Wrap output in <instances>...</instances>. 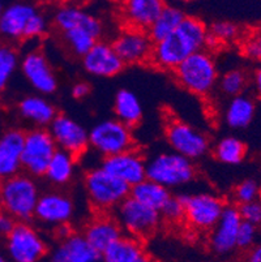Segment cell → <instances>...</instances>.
Masks as SVG:
<instances>
[{
    "label": "cell",
    "mask_w": 261,
    "mask_h": 262,
    "mask_svg": "<svg viewBox=\"0 0 261 262\" xmlns=\"http://www.w3.org/2000/svg\"><path fill=\"white\" fill-rule=\"evenodd\" d=\"M208 28L195 16H186L178 29L154 43L150 61L159 70L175 71L188 56L203 51L207 45Z\"/></svg>",
    "instance_id": "obj_1"
},
{
    "label": "cell",
    "mask_w": 261,
    "mask_h": 262,
    "mask_svg": "<svg viewBox=\"0 0 261 262\" xmlns=\"http://www.w3.org/2000/svg\"><path fill=\"white\" fill-rule=\"evenodd\" d=\"M39 197L35 179L26 173L0 180V210L9 214L16 222H30L34 218Z\"/></svg>",
    "instance_id": "obj_2"
},
{
    "label": "cell",
    "mask_w": 261,
    "mask_h": 262,
    "mask_svg": "<svg viewBox=\"0 0 261 262\" xmlns=\"http://www.w3.org/2000/svg\"><path fill=\"white\" fill-rule=\"evenodd\" d=\"M176 81L187 92L207 97L218 82V70L214 58L207 50L192 54L174 71Z\"/></svg>",
    "instance_id": "obj_3"
},
{
    "label": "cell",
    "mask_w": 261,
    "mask_h": 262,
    "mask_svg": "<svg viewBox=\"0 0 261 262\" xmlns=\"http://www.w3.org/2000/svg\"><path fill=\"white\" fill-rule=\"evenodd\" d=\"M84 187L90 205L102 214L114 211L131 193L128 185L110 175L102 167H94L86 172Z\"/></svg>",
    "instance_id": "obj_4"
},
{
    "label": "cell",
    "mask_w": 261,
    "mask_h": 262,
    "mask_svg": "<svg viewBox=\"0 0 261 262\" xmlns=\"http://www.w3.org/2000/svg\"><path fill=\"white\" fill-rule=\"evenodd\" d=\"M195 175L193 162L174 151H161L147 161V179L169 190L188 184Z\"/></svg>",
    "instance_id": "obj_5"
},
{
    "label": "cell",
    "mask_w": 261,
    "mask_h": 262,
    "mask_svg": "<svg viewBox=\"0 0 261 262\" xmlns=\"http://www.w3.org/2000/svg\"><path fill=\"white\" fill-rule=\"evenodd\" d=\"M6 252L11 262H42L49 254V245L30 223L17 222L6 237Z\"/></svg>",
    "instance_id": "obj_6"
},
{
    "label": "cell",
    "mask_w": 261,
    "mask_h": 262,
    "mask_svg": "<svg viewBox=\"0 0 261 262\" xmlns=\"http://www.w3.org/2000/svg\"><path fill=\"white\" fill-rule=\"evenodd\" d=\"M133 146L132 128L116 119H105L89 130V147L104 158L118 156Z\"/></svg>",
    "instance_id": "obj_7"
},
{
    "label": "cell",
    "mask_w": 261,
    "mask_h": 262,
    "mask_svg": "<svg viewBox=\"0 0 261 262\" xmlns=\"http://www.w3.org/2000/svg\"><path fill=\"white\" fill-rule=\"evenodd\" d=\"M115 221L121 226L127 236L141 240L150 236L157 231L162 222L161 214L145 205L140 204L132 197L124 200L114 210Z\"/></svg>",
    "instance_id": "obj_8"
},
{
    "label": "cell",
    "mask_w": 261,
    "mask_h": 262,
    "mask_svg": "<svg viewBox=\"0 0 261 262\" xmlns=\"http://www.w3.org/2000/svg\"><path fill=\"white\" fill-rule=\"evenodd\" d=\"M165 136L171 151L191 162L204 158L210 149L209 139L204 132L179 119L167 121Z\"/></svg>",
    "instance_id": "obj_9"
},
{
    "label": "cell",
    "mask_w": 261,
    "mask_h": 262,
    "mask_svg": "<svg viewBox=\"0 0 261 262\" xmlns=\"http://www.w3.org/2000/svg\"><path fill=\"white\" fill-rule=\"evenodd\" d=\"M184 205V221L200 232L212 231L222 215L226 204L221 197L210 192L180 194Z\"/></svg>",
    "instance_id": "obj_10"
},
{
    "label": "cell",
    "mask_w": 261,
    "mask_h": 262,
    "mask_svg": "<svg viewBox=\"0 0 261 262\" xmlns=\"http://www.w3.org/2000/svg\"><path fill=\"white\" fill-rule=\"evenodd\" d=\"M56 145L47 128H33L25 132L23 149V170L32 178H43Z\"/></svg>",
    "instance_id": "obj_11"
},
{
    "label": "cell",
    "mask_w": 261,
    "mask_h": 262,
    "mask_svg": "<svg viewBox=\"0 0 261 262\" xmlns=\"http://www.w3.org/2000/svg\"><path fill=\"white\" fill-rule=\"evenodd\" d=\"M47 129L57 150L66 151L76 159L83 157L89 149V132L71 116L57 114Z\"/></svg>",
    "instance_id": "obj_12"
},
{
    "label": "cell",
    "mask_w": 261,
    "mask_h": 262,
    "mask_svg": "<svg viewBox=\"0 0 261 262\" xmlns=\"http://www.w3.org/2000/svg\"><path fill=\"white\" fill-rule=\"evenodd\" d=\"M20 71L37 94L50 95L56 92V76L50 61L39 50H32L24 55L20 59Z\"/></svg>",
    "instance_id": "obj_13"
},
{
    "label": "cell",
    "mask_w": 261,
    "mask_h": 262,
    "mask_svg": "<svg viewBox=\"0 0 261 262\" xmlns=\"http://www.w3.org/2000/svg\"><path fill=\"white\" fill-rule=\"evenodd\" d=\"M75 216V204L66 193L49 190L41 193L34 211V219L49 227L69 225Z\"/></svg>",
    "instance_id": "obj_14"
},
{
    "label": "cell",
    "mask_w": 261,
    "mask_h": 262,
    "mask_svg": "<svg viewBox=\"0 0 261 262\" xmlns=\"http://www.w3.org/2000/svg\"><path fill=\"white\" fill-rule=\"evenodd\" d=\"M101 167L129 188L135 187L147 179V159L135 149L104 158Z\"/></svg>",
    "instance_id": "obj_15"
},
{
    "label": "cell",
    "mask_w": 261,
    "mask_h": 262,
    "mask_svg": "<svg viewBox=\"0 0 261 262\" xmlns=\"http://www.w3.org/2000/svg\"><path fill=\"white\" fill-rule=\"evenodd\" d=\"M111 46L124 66H127L149 61L154 43L148 32L126 28L114 38Z\"/></svg>",
    "instance_id": "obj_16"
},
{
    "label": "cell",
    "mask_w": 261,
    "mask_h": 262,
    "mask_svg": "<svg viewBox=\"0 0 261 262\" xmlns=\"http://www.w3.org/2000/svg\"><path fill=\"white\" fill-rule=\"evenodd\" d=\"M242 223L238 206L226 205L217 225L209 235V248L218 256H227L233 253L236 248V236Z\"/></svg>",
    "instance_id": "obj_17"
},
{
    "label": "cell",
    "mask_w": 261,
    "mask_h": 262,
    "mask_svg": "<svg viewBox=\"0 0 261 262\" xmlns=\"http://www.w3.org/2000/svg\"><path fill=\"white\" fill-rule=\"evenodd\" d=\"M54 24L62 33L68 30H84L94 39H99L104 34V24L97 16L73 4H66L55 11Z\"/></svg>",
    "instance_id": "obj_18"
},
{
    "label": "cell",
    "mask_w": 261,
    "mask_h": 262,
    "mask_svg": "<svg viewBox=\"0 0 261 262\" xmlns=\"http://www.w3.org/2000/svg\"><path fill=\"white\" fill-rule=\"evenodd\" d=\"M81 61L84 70L95 77H114L124 68V63L112 49L111 43L104 40H97Z\"/></svg>",
    "instance_id": "obj_19"
},
{
    "label": "cell",
    "mask_w": 261,
    "mask_h": 262,
    "mask_svg": "<svg viewBox=\"0 0 261 262\" xmlns=\"http://www.w3.org/2000/svg\"><path fill=\"white\" fill-rule=\"evenodd\" d=\"M25 132L17 128L0 135V180L12 178L23 170V149Z\"/></svg>",
    "instance_id": "obj_20"
},
{
    "label": "cell",
    "mask_w": 261,
    "mask_h": 262,
    "mask_svg": "<svg viewBox=\"0 0 261 262\" xmlns=\"http://www.w3.org/2000/svg\"><path fill=\"white\" fill-rule=\"evenodd\" d=\"M46 262H102L98 253L81 233H72L71 236L59 240L49 252Z\"/></svg>",
    "instance_id": "obj_21"
},
{
    "label": "cell",
    "mask_w": 261,
    "mask_h": 262,
    "mask_svg": "<svg viewBox=\"0 0 261 262\" xmlns=\"http://www.w3.org/2000/svg\"><path fill=\"white\" fill-rule=\"evenodd\" d=\"M39 9L32 3L16 2L4 7L0 15V37L6 40L24 38L26 25Z\"/></svg>",
    "instance_id": "obj_22"
},
{
    "label": "cell",
    "mask_w": 261,
    "mask_h": 262,
    "mask_svg": "<svg viewBox=\"0 0 261 262\" xmlns=\"http://www.w3.org/2000/svg\"><path fill=\"white\" fill-rule=\"evenodd\" d=\"M164 7L161 0H128L122 6V17L127 28L148 32Z\"/></svg>",
    "instance_id": "obj_23"
},
{
    "label": "cell",
    "mask_w": 261,
    "mask_h": 262,
    "mask_svg": "<svg viewBox=\"0 0 261 262\" xmlns=\"http://www.w3.org/2000/svg\"><path fill=\"white\" fill-rule=\"evenodd\" d=\"M123 235V231L114 216L107 215V214H99L89 221V223L84 228L83 233L84 239L89 243L90 247L94 248L98 253H102L109 245L116 242Z\"/></svg>",
    "instance_id": "obj_24"
},
{
    "label": "cell",
    "mask_w": 261,
    "mask_h": 262,
    "mask_svg": "<svg viewBox=\"0 0 261 262\" xmlns=\"http://www.w3.org/2000/svg\"><path fill=\"white\" fill-rule=\"evenodd\" d=\"M17 110L21 118L32 123L34 128H49L57 115L54 104L39 94L25 95L18 102Z\"/></svg>",
    "instance_id": "obj_25"
},
{
    "label": "cell",
    "mask_w": 261,
    "mask_h": 262,
    "mask_svg": "<svg viewBox=\"0 0 261 262\" xmlns=\"http://www.w3.org/2000/svg\"><path fill=\"white\" fill-rule=\"evenodd\" d=\"M115 119L127 127L132 128L137 125L143 119V106L137 95L128 89H121L114 99Z\"/></svg>",
    "instance_id": "obj_26"
},
{
    "label": "cell",
    "mask_w": 261,
    "mask_h": 262,
    "mask_svg": "<svg viewBox=\"0 0 261 262\" xmlns=\"http://www.w3.org/2000/svg\"><path fill=\"white\" fill-rule=\"evenodd\" d=\"M256 115L255 101L250 95L240 94L231 98L225 111V121L233 129H244Z\"/></svg>",
    "instance_id": "obj_27"
},
{
    "label": "cell",
    "mask_w": 261,
    "mask_h": 262,
    "mask_svg": "<svg viewBox=\"0 0 261 262\" xmlns=\"http://www.w3.org/2000/svg\"><path fill=\"white\" fill-rule=\"evenodd\" d=\"M129 197L138 201L140 204L145 205L148 208L153 209L155 211H161L164 205L167 200L171 197V193L169 189L159 185L158 183L152 182L149 179H145L144 182L138 183L137 185L131 188Z\"/></svg>",
    "instance_id": "obj_28"
},
{
    "label": "cell",
    "mask_w": 261,
    "mask_h": 262,
    "mask_svg": "<svg viewBox=\"0 0 261 262\" xmlns=\"http://www.w3.org/2000/svg\"><path fill=\"white\" fill-rule=\"evenodd\" d=\"M186 13L179 7L167 6L165 4L164 9L154 21L150 29L148 30L150 39L153 43H158L162 39L171 35L179 28L183 20L186 18Z\"/></svg>",
    "instance_id": "obj_29"
},
{
    "label": "cell",
    "mask_w": 261,
    "mask_h": 262,
    "mask_svg": "<svg viewBox=\"0 0 261 262\" xmlns=\"http://www.w3.org/2000/svg\"><path fill=\"white\" fill-rule=\"evenodd\" d=\"M144 252L143 244L135 237L123 235L101 253L102 262H133Z\"/></svg>",
    "instance_id": "obj_30"
},
{
    "label": "cell",
    "mask_w": 261,
    "mask_h": 262,
    "mask_svg": "<svg viewBox=\"0 0 261 262\" xmlns=\"http://www.w3.org/2000/svg\"><path fill=\"white\" fill-rule=\"evenodd\" d=\"M76 171V158L71 154L56 150V153L52 156L49 166H47L45 178L51 184L63 187L71 182Z\"/></svg>",
    "instance_id": "obj_31"
},
{
    "label": "cell",
    "mask_w": 261,
    "mask_h": 262,
    "mask_svg": "<svg viewBox=\"0 0 261 262\" xmlns=\"http://www.w3.org/2000/svg\"><path fill=\"white\" fill-rule=\"evenodd\" d=\"M213 156L225 164H239L247 156V146L238 137L227 136L219 140L213 149Z\"/></svg>",
    "instance_id": "obj_32"
},
{
    "label": "cell",
    "mask_w": 261,
    "mask_h": 262,
    "mask_svg": "<svg viewBox=\"0 0 261 262\" xmlns=\"http://www.w3.org/2000/svg\"><path fill=\"white\" fill-rule=\"evenodd\" d=\"M18 68L20 56L16 49L8 43H0V97L7 92Z\"/></svg>",
    "instance_id": "obj_33"
},
{
    "label": "cell",
    "mask_w": 261,
    "mask_h": 262,
    "mask_svg": "<svg viewBox=\"0 0 261 262\" xmlns=\"http://www.w3.org/2000/svg\"><path fill=\"white\" fill-rule=\"evenodd\" d=\"M62 35L69 51L80 58L85 56L97 42V39H94L89 33L84 30H68V32L62 33Z\"/></svg>",
    "instance_id": "obj_34"
},
{
    "label": "cell",
    "mask_w": 261,
    "mask_h": 262,
    "mask_svg": "<svg viewBox=\"0 0 261 262\" xmlns=\"http://www.w3.org/2000/svg\"><path fill=\"white\" fill-rule=\"evenodd\" d=\"M247 76L240 70H231L225 73L218 81L219 89L224 94L229 95L231 98L243 94L244 89L247 86Z\"/></svg>",
    "instance_id": "obj_35"
},
{
    "label": "cell",
    "mask_w": 261,
    "mask_h": 262,
    "mask_svg": "<svg viewBox=\"0 0 261 262\" xmlns=\"http://www.w3.org/2000/svg\"><path fill=\"white\" fill-rule=\"evenodd\" d=\"M234 197H235L238 205L252 202L255 200L261 199V188L256 180L246 179L236 185L235 190H234Z\"/></svg>",
    "instance_id": "obj_36"
},
{
    "label": "cell",
    "mask_w": 261,
    "mask_h": 262,
    "mask_svg": "<svg viewBox=\"0 0 261 262\" xmlns=\"http://www.w3.org/2000/svg\"><path fill=\"white\" fill-rule=\"evenodd\" d=\"M208 32L218 40L219 43H224V42H231L238 38L239 28L236 24L231 21H215L210 26V29H208Z\"/></svg>",
    "instance_id": "obj_37"
},
{
    "label": "cell",
    "mask_w": 261,
    "mask_h": 262,
    "mask_svg": "<svg viewBox=\"0 0 261 262\" xmlns=\"http://www.w3.org/2000/svg\"><path fill=\"white\" fill-rule=\"evenodd\" d=\"M161 218L167 221L170 223H178L182 222L184 219V205L180 194L178 196H172L167 200L164 208L159 211Z\"/></svg>",
    "instance_id": "obj_38"
},
{
    "label": "cell",
    "mask_w": 261,
    "mask_h": 262,
    "mask_svg": "<svg viewBox=\"0 0 261 262\" xmlns=\"http://www.w3.org/2000/svg\"><path fill=\"white\" fill-rule=\"evenodd\" d=\"M257 237L258 227L242 221L238 230V236H236V248L242 251H250L251 248L256 245Z\"/></svg>",
    "instance_id": "obj_39"
},
{
    "label": "cell",
    "mask_w": 261,
    "mask_h": 262,
    "mask_svg": "<svg viewBox=\"0 0 261 262\" xmlns=\"http://www.w3.org/2000/svg\"><path fill=\"white\" fill-rule=\"evenodd\" d=\"M47 18L42 12L38 11L26 25L24 39H38L47 32Z\"/></svg>",
    "instance_id": "obj_40"
},
{
    "label": "cell",
    "mask_w": 261,
    "mask_h": 262,
    "mask_svg": "<svg viewBox=\"0 0 261 262\" xmlns=\"http://www.w3.org/2000/svg\"><path fill=\"white\" fill-rule=\"evenodd\" d=\"M238 210L243 222L260 227L261 226V199L252 202L238 205Z\"/></svg>",
    "instance_id": "obj_41"
},
{
    "label": "cell",
    "mask_w": 261,
    "mask_h": 262,
    "mask_svg": "<svg viewBox=\"0 0 261 262\" xmlns=\"http://www.w3.org/2000/svg\"><path fill=\"white\" fill-rule=\"evenodd\" d=\"M243 52L250 60L261 61V33H257L246 40Z\"/></svg>",
    "instance_id": "obj_42"
},
{
    "label": "cell",
    "mask_w": 261,
    "mask_h": 262,
    "mask_svg": "<svg viewBox=\"0 0 261 262\" xmlns=\"http://www.w3.org/2000/svg\"><path fill=\"white\" fill-rule=\"evenodd\" d=\"M16 221L12 218L9 214H7L6 211L0 210V236L7 237L11 233V231L13 230L14 225H16Z\"/></svg>",
    "instance_id": "obj_43"
},
{
    "label": "cell",
    "mask_w": 261,
    "mask_h": 262,
    "mask_svg": "<svg viewBox=\"0 0 261 262\" xmlns=\"http://www.w3.org/2000/svg\"><path fill=\"white\" fill-rule=\"evenodd\" d=\"M90 93V85L85 81H78L76 82L71 89L72 97L75 99H84L85 97H88Z\"/></svg>",
    "instance_id": "obj_44"
},
{
    "label": "cell",
    "mask_w": 261,
    "mask_h": 262,
    "mask_svg": "<svg viewBox=\"0 0 261 262\" xmlns=\"http://www.w3.org/2000/svg\"><path fill=\"white\" fill-rule=\"evenodd\" d=\"M243 262H261V244H256L247 251Z\"/></svg>",
    "instance_id": "obj_45"
},
{
    "label": "cell",
    "mask_w": 261,
    "mask_h": 262,
    "mask_svg": "<svg viewBox=\"0 0 261 262\" xmlns=\"http://www.w3.org/2000/svg\"><path fill=\"white\" fill-rule=\"evenodd\" d=\"M253 88L257 97L261 99V67H258L253 73Z\"/></svg>",
    "instance_id": "obj_46"
},
{
    "label": "cell",
    "mask_w": 261,
    "mask_h": 262,
    "mask_svg": "<svg viewBox=\"0 0 261 262\" xmlns=\"http://www.w3.org/2000/svg\"><path fill=\"white\" fill-rule=\"evenodd\" d=\"M56 230V236L59 237L61 240L66 239V237L71 236L72 233V230H71V226L69 225H64V226H59V227L55 228Z\"/></svg>",
    "instance_id": "obj_47"
},
{
    "label": "cell",
    "mask_w": 261,
    "mask_h": 262,
    "mask_svg": "<svg viewBox=\"0 0 261 262\" xmlns=\"http://www.w3.org/2000/svg\"><path fill=\"white\" fill-rule=\"evenodd\" d=\"M133 262H154V261H153L152 257L148 256L147 253H143L137 259H136V261H133Z\"/></svg>",
    "instance_id": "obj_48"
},
{
    "label": "cell",
    "mask_w": 261,
    "mask_h": 262,
    "mask_svg": "<svg viewBox=\"0 0 261 262\" xmlns=\"http://www.w3.org/2000/svg\"><path fill=\"white\" fill-rule=\"evenodd\" d=\"M0 262H11V261L8 259V257L4 256L3 253H0Z\"/></svg>",
    "instance_id": "obj_49"
},
{
    "label": "cell",
    "mask_w": 261,
    "mask_h": 262,
    "mask_svg": "<svg viewBox=\"0 0 261 262\" xmlns=\"http://www.w3.org/2000/svg\"><path fill=\"white\" fill-rule=\"evenodd\" d=\"M4 7H6V4H4L3 2H0V15H2V12H3Z\"/></svg>",
    "instance_id": "obj_50"
}]
</instances>
